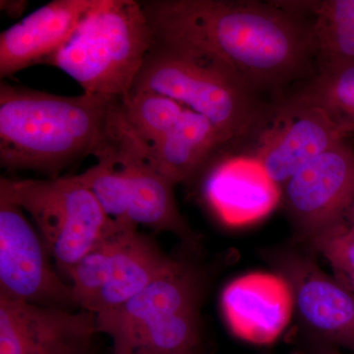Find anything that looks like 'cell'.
Wrapping results in <instances>:
<instances>
[{
    "label": "cell",
    "mask_w": 354,
    "mask_h": 354,
    "mask_svg": "<svg viewBox=\"0 0 354 354\" xmlns=\"http://www.w3.org/2000/svg\"><path fill=\"white\" fill-rule=\"evenodd\" d=\"M155 36L180 39L230 64L261 95L281 99L315 75L309 18L277 1L146 0Z\"/></svg>",
    "instance_id": "obj_1"
},
{
    "label": "cell",
    "mask_w": 354,
    "mask_h": 354,
    "mask_svg": "<svg viewBox=\"0 0 354 354\" xmlns=\"http://www.w3.org/2000/svg\"><path fill=\"white\" fill-rule=\"evenodd\" d=\"M118 99L65 97L0 84V165L57 178L69 165L94 156Z\"/></svg>",
    "instance_id": "obj_2"
},
{
    "label": "cell",
    "mask_w": 354,
    "mask_h": 354,
    "mask_svg": "<svg viewBox=\"0 0 354 354\" xmlns=\"http://www.w3.org/2000/svg\"><path fill=\"white\" fill-rule=\"evenodd\" d=\"M171 97L209 118L230 147L246 144L269 118L272 102L214 53L180 39L155 36L131 93Z\"/></svg>",
    "instance_id": "obj_3"
},
{
    "label": "cell",
    "mask_w": 354,
    "mask_h": 354,
    "mask_svg": "<svg viewBox=\"0 0 354 354\" xmlns=\"http://www.w3.org/2000/svg\"><path fill=\"white\" fill-rule=\"evenodd\" d=\"M153 43L155 32L141 1L99 0L43 65L62 70L84 94L122 101L131 93Z\"/></svg>",
    "instance_id": "obj_4"
},
{
    "label": "cell",
    "mask_w": 354,
    "mask_h": 354,
    "mask_svg": "<svg viewBox=\"0 0 354 354\" xmlns=\"http://www.w3.org/2000/svg\"><path fill=\"white\" fill-rule=\"evenodd\" d=\"M202 274L176 261L165 274L118 308L95 315L111 354H202Z\"/></svg>",
    "instance_id": "obj_5"
},
{
    "label": "cell",
    "mask_w": 354,
    "mask_h": 354,
    "mask_svg": "<svg viewBox=\"0 0 354 354\" xmlns=\"http://www.w3.org/2000/svg\"><path fill=\"white\" fill-rule=\"evenodd\" d=\"M0 190L29 214L58 272H69L113 223L76 176L46 179L1 177Z\"/></svg>",
    "instance_id": "obj_6"
},
{
    "label": "cell",
    "mask_w": 354,
    "mask_h": 354,
    "mask_svg": "<svg viewBox=\"0 0 354 354\" xmlns=\"http://www.w3.org/2000/svg\"><path fill=\"white\" fill-rule=\"evenodd\" d=\"M176 261L138 227L113 223L67 279L77 306L97 315L124 304Z\"/></svg>",
    "instance_id": "obj_7"
},
{
    "label": "cell",
    "mask_w": 354,
    "mask_h": 354,
    "mask_svg": "<svg viewBox=\"0 0 354 354\" xmlns=\"http://www.w3.org/2000/svg\"><path fill=\"white\" fill-rule=\"evenodd\" d=\"M353 133V125L325 109L285 95L272 102L269 118L239 152L257 158L281 188L305 165Z\"/></svg>",
    "instance_id": "obj_8"
},
{
    "label": "cell",
    "mask_w": 354,
    "mask_h": 354,
    "mask_svg": "<svg viewBox=\"0 0 354 354\" xmlns=\"http://www.w3.org/2000/svg\"><path fill=\"white\" fill-rule=\"evenodd\" d=\"M264 258L290 286L312 341L354 351V295L319 267L311 249L283 246L266 250Z\"/></svg>",
    "instance_id": "obj_9"
},
{
    "label": "cell",
    "mask_w": 354,
    "mask_h": 354,
    "mask_svg": "<svg viewBox=\"0 0 354 354\" xmlns=\"http://www.w3.org/2000/svg\"><path fill=\"white\" fill-rule=\"evenodd\" d=\"M281 203L302 245L346 221L354 203V145L349 139L291 177L281 187Z\"/></svg>",
    "instance_id": "obj_10"
},
{
    "label": "cell",
    "mask_w": 354,
    "mask_h": 354,
    "mask_svg": "<svg viewBox=\"0 0 354 354\" xmlns=\"http://www.w3.org/2000/svg\"><path fill=\"white\" fill-rule=\"evenodd\" d=\"M24 209L0 190V295L74 310L69 283L60 278Z\"/></svg>",
    "instance_id": "obj_11"
},
{
    "label": "cell",
    "mask_w": 354,
    "mask_h": 354,
    "mask_svg": "<svg viewBox=\"0 0 354 354\" xmlns=\"http://www.w3.org/2000/svg\"><path fill=\"white\" fill-rule=\"evenodd\" d=\"M94 157L109 158L124 172L131 225L169 232L190 245L196 243V234L177 207L176 185L156 169L143 147L123 125L118 111L111 118L108 134Z\"/></svg>",
    "instance_id": "obj_12"
},
{
    "label": "cell",
    "mask_w": 354,
    "mask_h": 354,
    "mask_svg": "<svg viewBox=\"0 0 354 354\" xmlns=\"http://www.w3.org/2000/svg\"><path fill=\"white\" fill-rule=\"evenodd\" d=\"M95 315L0 295V354H74L93 348Z\"/></svg>",
    "instance_id": "obj_13"
},
{
    "label": "cell",
    "mask_w": 354,
    "mask_h": 354,
    "mask_svg": "<svg viewBox=\"0 0 354 354\" xmlns=\"http://www.w3.org/2000/svg\"><path fill=\"white\" fill-rule=\"evenodd\" d=\"M221 306L230 332L256 346L276 342L295 311L290 286L278 272H249L234 279L223 288Z\"/></svg>",
    "instance_id": "obj_14"
},
{
    "label": "cell",
    "mask_w": 354,
    "mask_h": 354,
    "mask_svg": "<svg viewBox=\"0 0 354 354\" xmlns=\"http://www.w3.org/2000/svg\"><path fill=\"white\" fill-rule=\"evenodd\" d=\"M206 198L227 225L243 227L270 215L281 203V188L253 156L237 152L214 164Z\"/></svg>",
    "instance_id": "obj_15"
},
{
    "label": "cell",
    "mask_w": 354,
    "mask_h": 354,
    "mask_svg": "<svg viewBox=\"0 0 354 354\" xmlns=\"http://www.w3.org/2000/svg\"><path fill=\"white\" fill-rule=\"evenodd\" d=\"M99 0H53L0 35V78L44 62L72 36Z\"/></svg>",
    "instance_id": "obj_16"
},
{
    "label": "cell",
    "mask_w": 354,
    "mask_h": 354,
    "mask_svg": "<svg viewBox=\"0 0 354 354\" xmlns=\"http://www.w3.org/2000/svg\"><path fill=\"white\" fill-rule=\"evenodd\" d=\"M228 147L225 135L209 118L186 108L169 131L143 148L156 169L176 185L193 178Z\"/></svg>",
    "instance_id": "obj_17"
},
{
    "label": "cell",
    "mask_w": 354,
    "mask_h": 354,
    "mask_svg": "<svg viewBox=\"0 0 354 354\" xmlns=\"http://www.w3.org/2000/svg\"><path fill=\"white\" fill-rule=\"evenodd\" d=\"M309 18L316 73L354 65V0L277 1Z\"/></svg>",
    "instance_id": "obj_18"
},
{
    "label": "cell",
    "mask_w": 354,
    "mask_h": 354,
    "mask_svg": "<svg viewBox=\"0 0 354 354\" xmlns=\"http://www.w3.org/2000/svg\"><path fill=\"white\" fill-rule=\"evenodd\" d=\"M185 109L180 102L152 92L132 93L120 101L123 124L143 147L153 145L169 131Z\"/></svg>",
    "instance_id": "obj_19"
},
{
    "label": "cell",
    "mask_w": 354,
    "mask_h": 354,
    "mask_svg": "<svg viewBox=\"0 0 354 354\" xmlns=\"http://www.w3.org/2000/svg\"><path fill=\"white\" fill-rule=\"evenodd\" d=\"M286 95L321 106L354 127V65L315 74Z\"/></svg>",
    "instance_id": "obj_20"
},
{
    "label": "cell",
    "mask_w": 354,
    "mask_h": 354,
    "mask_svg": "<svg viewBox=\"0 0 354 354\" xmlns=\"http://www.w3.org/2000/svg\"><path fill=\"white\" fill-rule=\"evenodd\" d=\"M77 176L93 193L109 220L133 225L127 216V178L120 165L109 158H99L97 164Z\"/></svg>",
    "instance_id": "obj_21"
},
{
    "label": "cell",
    "mask_w": 354,
    "mask_h": 354,
    "mask_svg": "<svg viewBox=\"0 0 354 354\" xmlns=\"http://www.w3.org/2000/svg\"><path fill=\"white\" fill-rule=\"evenodd\" d=\"M329 262L333 277L354 295V232L346 221L315 237L308 245Z\"/></svg>",
    "instance_id": "obj_22"
},
{
    "label": "cell",
    "mask_w": 354,
    "mask_h": 354,
    "mask_svg": "<svg viewBox=\"0 0 354 354\" xmlns=\"http://www.w3.org/2000/svg\"><path fill=\"white\" fill-rule=\"evenodd\" d=\"M28 2L24 0H1L0 8L10 18H18L27 8Z\"/></svg>",
    "instance_id": "obj_23"
},
{
    "label": "cell",
    "mask_w": 354,
    "mask_h": 354,
    "mask_svg": "<svg viewBox=\"0 0 354 354\" xmlns=\"http://www.w3.org/2000/svg\"><path fill=\"white\" fill-rule=\"evenodd\" d=\"M311 351L312 354H346L342 353L341 349L335 348V346L316 342H313Z\"/></svg>",
    "instance_id": "obj_24"
},
{
    "label": "cell",
    "mask_w": 354,
    "mask_h": 354,
    "mask_svg": "<svg viewBox=\"0 0 354 354\" xmlns=\"http://www.w3.org/2000/svg\"><path fill=\"white\" fill-rule=\"evenodd\" d=\"M346 221L348 227L354 232V203L351 209H349L348 215H346Z\"/></svg>",
    "instance_id": "obj_25"
},
{
    "label": "cell",
    "mask_w": 354,
    "mask_h": 354,
    "mask_svg": "<svg viewBox=\"0 0 354 354\" xmlns=\"http://www.w3.org/2000/svg\"><path fill=\"white\" fill-rule=\"evenodd\" d=\"M74 354H95L93 348L88 349V351H81V353H74Z\"/></svg>",
    "instance_id": "obj_26"
}]
</instances>
